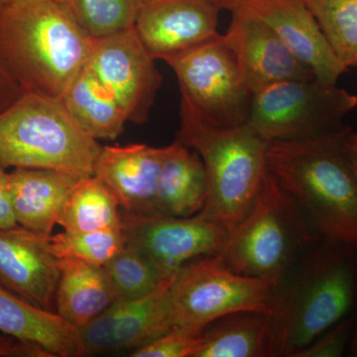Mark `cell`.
<instances>
[{
    "mask_svg": "<svg viewBox=\"0 0 357 357\" xmlns=\"http://www.w3.org/2000/svg\"><path fill=\"white\" fill-rule=\"evenodd\" d=\"M95 43L60 0L0 7V60L24 93L61 98Z\"/></svg>",
    "mask_w": 357,
    "mask_h": 357,
    "instance_id": "6da1fadb",
    "label": "cell"
},
{
    "mask_svg": "<svg viewBox=\"0 0 357 357\" xmlns=\"http://www.w3.org/2000/svg\"><path fill=\"white\" fill-rule=\"evenodd\" d=\"M351 130L271 141L266 163L321 239L357 249V181L344 152Z\"/></svg>",
    "mask_w": 357,
    "mask_h": 357,
    "instance_id": "7a4b0ae2",
    "label": "cell"
},
{
    "mask_svg": "<svg viewBox=\"0 0 357 357\" xmlns=\"http://www.w3.org/2000/svg\"><path fill=\"white\" fill-rule=\"evenodd\" d=\"M356 303L357 249L321 239L275 285L277 356L293 357L351 316Z\"/></svg>",
    "mask_w": 357,
    "mask_h": 357,
    "instance_id": "3957f363",
    "label": "cell"
},
{
    "mask_svg": "<svg viewBox=\"0 0 357 357\" xmlns=\"http://www.w3.org/2000/svg\"><path fill=\"white\" fill-rule=\"evenodd\" d=\"M178 141L203 161L208 196L198 215L229 232L252 208L266 175L267 140L248 123L222 128L211 123L181 96Z\"/></svg>",
    "mask_w": 357,
    "mask_h": 357,
    "instance_id": "277c9868",
    "label": "cell"
},
{
    "mask_svg": "<svg viewBox=\"0 0 357 357\" xmlns=\"http://www.w3.org/2000/svg\"><path fill=\"white\" fill-rule=\"evenodd\" d=\"M321 239L292 197L267 171L255 204L218 256L236 273L277 285Z\"/></svg>",
    "mask_w": 357,
    "mask_h": 357,
    "instance_id": "5b68a950",
    "label": "cell"
},
{
    "mask_svg": "<svg viewBox=\"0 0 357 357\" xmlns=\"http://www.w3.org/2000/svg\"><path fill=\"white\" fill-rule=\"evenodd\" d=\"M102 145L84 133L61 98L23 93L0 114V165L95 174Z\"/></svg>",
    "mask_w": 357,
    "mask_h": 357,
    "instance_id": "8992f818",
    "label": "cell"
},
{
    "mask_svg": "<svg viewBox=\"0 0 357 357\" xmlns=\"http://www.w3.org/2000/svg\"><path fill=\"white\" fill-rule=\"evenodd\" d=\"M275 284L229 269L218 255L185 263L166 293V317L175 328L204 330L225 314L257 311L272 314Z\"/></svg>",
    "mask_w": 357,
    "mask_h": 357,
    "instance_id": "52a82bcc",
    "label": "cell"
},
{
    "mask_svg": "<svg viewBox=\"0 0 357 357\" xmlns=\"http://www.w3.org/2000/svg\"><path fill=\"white\" fill-rule=\"evenodd\" d=\"M357 96L316 79L275 84L256 93L248 124L271 141L312 139L340 132Z\"/></svg>",
    "mask_w": 357,
    "mask_h": 357,
    "instance_id": "ba28073f",
    "label": "cell"
},
{
    "mask_svg": "<svg viewBox=\"0 0 357 357\" xmlns=\"http://www.w3.org/2000/svg\"><path fill=\"white\" fill-rule=\"evenodd\" d=\"M165 63L177 77L181 96L204 119L222 128L248 123L255 93L222 34Z\"/></svg>",
    "mask_w": 357,
    "mask_h": 357,
    "instance_id": "9c48e42d",
    "label": "cell"
},
{
    "mask_svg": "<svg viewBox=\"0 0 357 357\" xmlns=\"http://www.w3.org/2000/svg\"><path fill=\"white\" fill-rule=\"evenodd\" d=\"M134 28L96 39L89 69L121 105L128 122L149 119L163 77Z\"/></svg>",
    "mask_w": 357,
    "mask_h": 357,
    "instance_id": "30bf717a",
    "label": "cell"
},
{
    "mask_svg": "<svg viewBox=\"0 0 357 357\" xmlns=\"http://www.w3.org/2000/svg\"><path fill=\"white\" fill-rule=\"evenodd\" d=\"M126 245L144 253L167 274L173 275L185 263L220 255L229 230L201 217L137 215L122 213Z\"/></svg>",
    "mask_w": 357,
    "mask_h": 357,
    "instance_id": "8fae6325",
    "label": "cell"
},
{
    "mask_svg": "<svg viewBox=\"0 0 357 357\" xmlns=\"http://www.w3.org/2000/svg\"><path fill=\"white\" fill-rule=\"evenodd\" d=\"M220 10L208 0H140L133 28L155 60L215 38Z\"/></svg>",
    "mask_w": 357,
    "mask_h": 357,
    "instance_id": "7c38bea8",
    "label": "cell"
},
{
    "mask_svg": "<svg viewBox=\"0 0 357 357\" xmlns=\"http://www.w3.org/2000/svg\"><path fill=\"white\" fill-rule=\"evenodd\" d=\"M231 15L223 36L255 95L275 84L314 79L311 69L294 55L264 21L243 7L232 10Z\"/></svg>",
    "mask_w": 357,
    "mask_h": 357,
    "instance_id": "4fadbf2b",
    "label": "cell"
},
{
    "mask_svg": "<svg viewBox=\"0 0 357 357\" xmlns=\"http://www.w3.org/2000/svg\"><path fill=\"white\" fill-rule=\"evenodd\" d=\"M173 277L144 297L115 301L88 325L77 328L79 356L134 351L168 333L165 300Z\"/></svg>",
    "mask_w": 357,
    "mask_h": 357,
    "instance_id": "5bb4252c",
    "label": "cell"
},
{
    "mask_svg": "<svg viewBox=\"0 0 357 357\" xmlns=\"http://www.w3.org/2000/svg\"><path fill=\"white\" fill-rule=\"evenodd\" d=\"M60 259L50 237L22 227L0 229V285L47 311L56 312Z\"/></svg>",
    "mask_w": 357,
    "mask_h": 357,
    "instance_id": "9a60e30c",
    "label": "cell"
},
{
    "mask_svg": "<svg viewBox=\"0 0 357 357\" xmlns=\"http://www.w3.org/2000/svg\"><path fill=\"white\" fill-rule=\"evenodd\" d=\"M269 25L314 79L337 84L347 72L305 0H243L241 6Z\"/></svg>",
    "mask_w": 357,
    "mask_h": 357,
    "instance_id": "2e32d148",
    "label": "cell"
},
{
    "mask_svg": "<svg viewBox=\"0 0 357 357\" xmlns=\"http://www.w3.org/2000/svg\"><path fill=\"white\" fill-rule=\"evenodd\" d=\"M167 146L147 144L102 146L95 167L100 178L129 215H159L156 192Z\"/></svg>",
    "mask_w": 357,
    "mask_h": 357,
    "instance_id": "e0dca14e",
    "label": "cell"
},
{
    "mask_svg": "<svg viewBox=\"0 0 357 357\" xmlns=\"http://www.w3.org/2000/svg\"><path fill=\"white\" fill-rule=\"evenodd\" d=\"M83 177L56 169L14 168L9 172V189L18 225L51 237L66 202Z\"/></svg>",
    "mask_w": 357,
    "mask_h": 357,
    "instance_id": "ac0fdd59",
    "label": "cell"
},
{
    "mask_svg": "<svg viewBox=\"0 0 357 357\" xmlns=\"http://www.w3.org/2000/svg\"><path fill=\"white\" fill-rule=\"evenodd\" d=\"M0 332L39 345L53 357L79 356L77 328L57 312L35 306L1 285Z\"/></svg>",
    "mask_w": 357,
    "mask_h": 357,
    "instance_id": "d6986e66",
    "label": "cell"
},
{
    "mask_svg": "<svg viewBox=\"0 0 357 357\" xmlns=\"http://www.w3.org/2000/svg\"><path fill=\"white\" fill-rule=\"evenodd\" d=\"M208 196V178L201 157L176 139L167 146L160 171L157 211L168 217H194L203 210Z\"/></svg>",
    "mask_w": 357,
    "mask_h": 357,
    "instance_id": "ffe728a7",
    "label": "cell"
},
{
    "mask_svg": "<svg viewBox=\"0 0 357 357\" xmlns=\"http://www.w3.org/2000/svg\"><path fill=\"white\" fill-rule=\"evenodd\" d=\"M115 302L105 268L73 257L60 258L56 312L77 328L88 325Z\"/></svg>",
    "mask_w": 357,
    "mask_h": 357,
    "instance_id": "44dd1931",
    "label": "cell"
},
{
    "mask_svg": "<svg viewBox=\"0 0 357 357\" xmlns=\"http://www.w3.org/2000/svg\"><path fill=\"white\" fill-rule=\"evenodd\" d=\"M276 337L270 314L241 311L215 319L204 331L196 357H273Z\"/></svg>",
    "mask_w": 357,
    "mask_h": 357,
    "instance_id": "7402d4cb",
    "label": "cell"
},
{
    "mask_svg": "<svg viewBox=\"0 0 357 357\" xmlns=\"http://www.w3.org/2000/svg\"><path fill=\"white\" fill-rule=\"evenodd\" d=\"M77 126L96 140H115L128 119L114 95L86 65L61 96Z\"/></svg>",
    "mask_w": 357,
    "mask_h": 357,
    "instance_id": "603a6c76",
    "label": "cell"
},
{
    "mask_svg": "<svg viewBox=\"0 0 357 357\" xmlns=\"http://www.w3.org/2000/svg\"><path fill=\"white\" fill-rule=\"evenodd\" d=\"M119 201L96 175L79 181L66 202L58 225L66 231L82 232L122 225Z\"/></svg>",
    "mask_w": 357,
    "mask_h": 357,
    "instance_id": "cb8c5ba5",
    "label": "cell"
},
{
    "mask_svg": "<svg viewBox=\"0 0 357 357\" xmlns=\"http://www.w3.org/2000/svg\"><path fill=\"white\" fill-rule=\"evenodd\" d=\"M103 268L109 277L115 301L144 297L172 276L157 266L144 253L126 244Z\"/></svg>",
    "mask_w": 357,
    "mask_h": 357,
    "instance_id": "d4e9b609",
    "label": "cell"
},
{
    "mask_svg": "<svg viewBox=\"0 0 357 357\" xmlns=\"http://www.w3.org/2000/svg\"><path fill=\"white\" fill-rule=\"evenodd\" d=\"M335 55L357 68V0H305Z\"/></svg>",
    "mask_w": 357,
    "mask_h": 357,
    "instance_id": "484cf974",
    "label": "cell"
},
{
    "mask_svg": "<svg viewBox=\"0 0 357 357\" xmlns=\"http://www.w3.org/2000/svg\"><path fill=\"white\" fill-rule=\"evenodd\" d=\"M93 39L133 27L140 0H60Z\"/></svg>",
    "mask_w": 357,
    "mask_h": 357,
    "instance_id": "4316f807",
    "label": "cell"
},
{
    "mask_svg": "<svg viewBox=\"0 0 357 357\" xmlns=\"http://www.w3.org/2000/svg\"><path fill=\"white\" fill-rule=\"evenodd\" d=\"M52 248L59 259L73 257L82 261L103 267L126 248L122 225L112 229L91 231H64L52 234Z\"/></svg>",
    "mask_w": 357,
    "mask_h": 357,
    "instance_id": "83f0119b",
    "label": "cell"
},
{
    "mask_svg": "<svg viewBox=\"0 0 357 357\" xmlns=\"http://www.w3.org/2000/svg\"><path fill=\"white\" fill-rule=\"evenodd\" d=\"M204 331L175 328L131 351L132 357H196L204 340Z\"/></svg>",
    "mask_w": 357,
    "mask_h": 357,
    "instance_id": "f1b7e54d",
    "label": "cell"
},
{
    "mask_svg": "<svg viewBox=\"0 0 357 357\" xmlns=\"http://www.w3.org/2000/svg\"><path fill=\"white\" fill-rule=\"evenodd\" d=\"M356 325V314L338 321L319 335L311 344L296 352L293 357H340L349 351Z\"/></svg>",
    "mask_w": 357,
    "mask_h": 357,
    "instance_id": "f546056e",
    "label": "cell"
},
{
    "mask_svg": "<svg viewBox=\"0 0 357 357\" xmlns=\"http://www.w3.org/2000/svg\"><path fill=\"white\" fill-rule=\"evenodd\" d=\"M0 357H53L43 347L0 332Z\"/></svg>",
    "mask_w": 357,
    "mask_h": 357,
    "instance_id": "4dcf8cb0",
    "label": "cell"
},
{
    "mask_svg": "<svg viewBox=\"0 0 357 357\" xmlns=\"http://www.w3.org/2000/svg\"><path fill=\"white\" fill-rule=\"evenodd\" d=\"M0 165V229L17 227L9 189V172Z\"/></svg>",
    "mask_w": 357,
    "mask_h": 357,
    "instance_id": "1f68e13d",
    "label": "cell"
},
{
    "mask_svg": "<svg viewBox=\"0 0 357 357\" xmlns=\"http://www.w3.org/2000/svg\"><path fill=\"white\" fill-rule=\"evenodd\" d=\"M24 91L7 72L0 60V114L15 102Z\"/></svg>",
    "mask_w": 357,
    "mask_h": 357,
    "instance_id": "d6a6232c",
    "label": "cell"
},
{
    "mask_svg": "<svg viewBox=\"0 0 357 357\" xmlns=\"http://www.w3.org/2000/svg\"><path fill=\"white\" fill-rule=\"evenodd\" d=\"M344 152L357 181V133L351 130L344 140Z\"/></svg>",
    "mask_w": 357,
    "mask_h": 357,
    "instance_id": "836d02e7",
    "label": "cell"
},
{
    "mask_svg": "<svg viewBox=\"0 0 357 357\" xmlns=\"http://www.w3.org/2000/svg\"><path fill=\"white\" fill-rule=\"evenodd\" d=\"M208 1L217 6L220 11L229 10L231 13L232 10L241 6L243 0H208Z\"/></svg>",
    "mask_w": 357,
    "mask_h": 357,
    "instance_id": "e575fe53",
    "label": "cell"
},
{
    "mask_svg": "<svg viewBox=\"0 0 357 357\" xmlns=\"http://www.w3.org/2000/svg\"><path fill=\"white\" fill-rule=\"evenodd\" d=\"M356 325H354V333L351 340V344L349 347V356L351 357H357V303H356Z\"/></svg>",
    "mask_w": 357,
    "mask_h": 357,
    "instance_id": "d590c367",
    "label": "cell"
},
{
    "mask_svg": "<svg viewBox=\"0 0 357 357\" xmlns=\"http://www.w3.org/2000/svg\"><path fill=\"white\" fill-rule=\"evenodd\" d=\"M14 1V0H0V7L6 6V4L10 3V2Z\"/></svg>",
    "mask_w": 357,
    "mask_h": 357,
    "instance_id": "8d00e7d4",
    "label": "cell"
}]
</instances>
